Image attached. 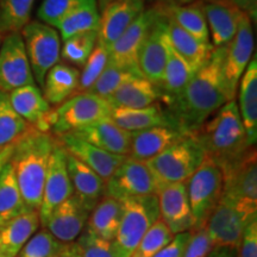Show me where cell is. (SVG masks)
Wrapping results in <instances>:
<instances>
[{
    "instance_id": "4dcf8cb0",
    "label": "cell",
    "mask_w": 257,
    "mask_h": 257,
    "mask_svg": "<svg viewBox=\"0 0 257 257\" xmlns=\"http://www.w3.org/2000/svg\"><path fill=\"white\" fill-rule=\"evenodd\" d=\"M161 98L159 86L144 78H138L124 83L106 100L111 107L143 108L159 102Z\"/></svg>"
},
{
    "instance_id": "ffe728a7",
    "label": "cell",
    "mask_w": 257,
    "mask_h": 257,
    "mask_svg": "<svg viewBox=\"0 0 257 257\" xmlns=\"http://www.w3.org/2000/svg\"><path fill=\"white\" fill-rule=\"evenodd\" d=\"M55 137L69 155L74 156L83 165L91 168L105 182L111 178L115 169L127 157L105 152L100 148L87 143L72 133L62 134Z\"/></svg>"
},
{
    "instance_id": "d6986e66",
    "label": "cell",
    "mask_w": 257,
    "mask_h": 257,
    "mask_svg": "<svg viewBox=\"0 0 257 257\" xmlns=\"http://www.w3.org/2000/svg\"><path fill=\"white\" fill-rule=\"evenodd\" d=\"M206 18L211 44L227 46L234 36L243 11L230 0H197Z\"/></svg>"
},
{
    "instance_id": "c3c4849f",
    "label": "cell",
    "mask_w": 257,
    "mask_h": 257,
    "mask_svg": "<svg viewBox=\"0 0 257 257\" xmlns=\"http://www.w3.org/2000/svg\"><path fill=\"white\" fill-rule=\"evenodd\" d=\"M189 237H191V231L175 234L173 239L166 246H163L154 257H184Z\"/></svg>"
},
{
    "instance_id": "f1b7e54d",
    "label": "cell",
    "mask_w": 257,
    "mask_h": 257,
    "mask_svg": "<svg viewBox=\"0 0 257 257\" xmlns=\"http://www.w3.org/2000/svg\"><path fill=\"white\" fill-rule=\"evenodd\" d=\"M167 18H168V38L170 47L195 73L207 62L212 51L214 50V47L211 43H204L198 38L193 37L191 34L185 31L172 18L168 17V15H167Z\"/></svg>"
},
{
    "instance_id": "836d02e7",
    "label": "cell",
    "mask_w": 257,
    "mask_h": 257,
    "mask_svg": "<svg viewBox=\"0 0 257 257\" xmlns=\"http://www.w3.org/2000/svg\"><path fill=\"white\" fill-rule=\"evenodd\" d=\"M25 210L28 207L19 191L15 170L8 162L0 172V226Z\"/></svg>"
},
{
    "instance_id": "d590c367",
    "label": "cell",
    "mask_w": 257,
    "mask_h": 257,
    "mask_svg": "<svg viewBox=\"0 0 257 257\" xmlns=\"http://www.w3.org/2000/svg\"><path fill=\"white\" fill-rule=\"evenodd\" d=\"M100 11L98 4H89L76 10L73 14L67 16L61 23L57 25L56 30L63 41L75 35L83 34L88 31H98Z\"/></svg>"
},
{
    "instance_id": "bcb514c9",
    "label": "cell",
    "mask_w": 257,
    "mask_h": 257,
    "mask_svg": "<svg viewBox=\"0 0 257 257\" xmlns=\"http://www.w3.org/2000/svg\"><path fill=\"white\" fill-rule=\"evenodd\" d=\"M212 243L206 227L191 231V237L185 249L184 257H207L211 252Z\"/></svg>"
},
{
    "instance_id": "7402d4cb",
    "label": "cell",
    "mask_w": 257,
    "mask_h": 257,
    "mask_svg": "<svg viewBox=\"0 0 257 257\" xmlns=\"http://www.w3.org/2000/svg\"><path fill=\"white\" fill-rule=\"evenodd\" d=\"M12 108L32 127L50 133L49 114L51 106L44 99L36 83L27 85L9 93Z\"/></svg>"
},
{
    "instance_id": "db71d44e",
    "label": "cell",
    "mask_w": 257,
    "mask_h": 257,
    "mask_svg": "<svg viewBox=\"0 0 257 257\" xmlns=\"http://www.w3.org/2000/svg\"><path fill=\"white\" fill-rule=\"evenodd\" d=\"M147 2V0H146ZM149 2L155 3L157 5H163V6H174V5H186L194 3L195 0H149Z\"/></svg>"
},
{
    "instance_id": "6da1fadb",
    "label": "cell",
    "mask_w": 257,
    "mask_h": 257,
    "mask_svg": "<svg viewBox=\"0 0 257 257\" xmlns=\"http://www.w3.org/2000/svg\"><path fill=\"white\" fill-rule=\"evenodd\" d=\"M226 48H214L210 59L193 74L181 94L167 106L166 110L184 134L194 135L221 106L234 100L224 76Z\"/></svg>"
},
{
    "instance_id": "83f0119b",
    "label": "cell",
    "mask_w": 257,
    "mask_h": 257,
    "mask_svg": "<svg viewBox=\"0 0 257 257\" xmlns=\"http://www.w3.org/2000/svg\"><path fill=\"white\" fill-rule=\"evenodd\" d=\"M238 112L245 130L248 143L256 146L257 141V60L252 56L238 83Z\"/></svg>"
},
{
    "instance_id": "d4e9b609",
    "label": "cell",
    "mask_w": 257,
    "mask_h": 257,
    "mask_svg": "<svg viewBox=\"0 0 257 257\" xmlns=\"http://www.w3.org/2000/svg\"><path fill=\"white\" fill-rule=\"evenodd\" d=\"M110 118L118 126L131 134L155 126L179 128L168 111L163 108L160 102H155L143 108L112 107Z\"/></svg>"
},
{
    "instance_id": "7c38bea8",
    "label": "cell",
    "mask_w": 257,
    "mask_h": 257,
    "mask_svg": "<svg viewBox=\"0 0 257 257\" xmlns=\"http://www.w3.org/2000/svg\"><path fill=\"white\" fill-rule=\"evenodd\" d=\"M162 12V5L155 4L146 8L124 31V34L110 47L108 63L121 68L138 69V54L143 42Z\"/></svg>"
},
{
    "instance_id": "5bb4252c",
    "label": "cell",
    "mask_w": 257,
    "mask_h": 257,
    "mask_svg": "<svg viewBox=\"0 0 257 257\" xmlns=\"http://www.w3.org/2000/svg\"><path fill=\"white\" fill-rule=\"evenodd\" d=\"M67 153L57 141L51 153L44 181L40 213L41 225H46L48 218L57 206L73 195V187L67 170Z\"/></svg>"
},
{
    "instance_id": "ac0fdd59",
    "label": "cell",
    "mask_w": 257,
    "mask_h": 257,
    "mask_svg": "<svg viewBox=\"0 0 257 257\" xmlns=\"http://www.w3.org/2000/svg\"><path fill=\"white\" fill-rule=\"evenodd\" d=\"M146 10V0H115L100 10L98 42L110 49L133 22Z\"/></svg>"
},
{
    "instance_id": "30bf717a",
    "label": "cell",
    "mask_w": 257,
    "mask_h": 257,
    "mask_svg": "<svg viewBox=\"0 0 257 257\" xmlns=\"http://www.w3.org/2000/svg\"><path fill=\"white\" fill-rule=\"evenodd\" d=\"M159 185L147 162L126 157L105 184V195L119 201L157 195Z\"/></svg>"
},
{
    "instance_id": "74e56055",
    "label": "cell",
    "mask_w": 257,
    "mask_h": 257,
    "mask_svg": "<svg viewBox=\"0 0 257 257\" xmlns=\"http://www.w3.org/2000/svg\"><path fill=\"white\" fill-rule=\"evenodd\" d=\"M138 78H143L140 69L121 68V67L107 63L104 72L101 73V75L99 76L88 92L107 99L112 93L117 91L124 83Z\"/></svg>"
},
{
    "instance_id": "9a60e30c",
    "label": "cell",
    "mask_w": 257,
    "mask_h": 257,
    "mask_svg": "<svg viewBox=\"0 0 257 257\" xmlns=\"http://www.w3.org/2000/svg\"><path fill=\"white\" fill-rule=\"evenodd\" d=\"M168 53V18L163 8L162 15L150 29L138 54V69L144 79L159 85L162 80Z\"/></svg>"
},
{
    "instance_id": "9c48e42d",
    "label": "cell",
    "mask_w": 257,
    "mask_h": 257,
    "mask_svg": "<svg viewBox=\"0 0 257 257\" xmlns=\"http://www.w3.org/2000/svg\"><path fill=\"white\" fill-rule=\"evenodd\" d=\"M223 197L230 199L246 213L257 216V153L250 148L238 161L221 170Z\"/></svg>"
},
{
    "instance_id": "1f68e13d",
    "label": "cell",
    "mask_w": 257,
    "mask_h": 257,
    "mask_svg": "<svg viewBox=\"0 0 257 257\" xmlns=\"http://www.w3.org/2000/svg\"><path fill=\"white\" fill-rule=\"evenodd\" d=\"M123 204L117 199L104 195L89 213L86 229L106 240H113L119 229Z\"/></svg>"
},
{
    "instance_id": "9f6ffc18",
    "label": "cell",
    "mask_w": 257,
    "mask_h": 257,
    "mask_svg": "<svg viewBox=\"0 0 257 257\" xmlns=\"http://www.w3.org/2000/svg\"><path fill=\"white\" fill-rule=\"evenodd\" d=\"M0 34H5L4 27H3V22H2V17H0Z\"/></svg>"
},
{
    "instance_id": "e0dca14e",
    "label": "cell",
    "mask_w": 257,
    "mask_h": 257,
    "mask_svg": "<svg viewBox=\"0 0 257 257\" xmlns=\"http://www.w3.org/2000/svg\"><path fill=\"white\" fill-rule=\"evenodd\" d=\"M157 200L160 219L174 236L193 231L194 218L189 206L186 182L161 186L157 191Z\"/></svg>"
},
{
    "instance_id": "f907efd6",
    "label": "cell",
    "mask_w": 257,
    "mask_h": 257,
    "mask_svg": "<svg viewBox=\"0 0 257 257\" xmlns=\"http://www.w3.org/2000/svg\"><path fill=\"white\" fill-rule=\"evenodd\" d=\"M207 257H238V251L230 248H213Z\"/></svg>"
},
{
    "instance_id": "7a4b0ae2",
    "label": "cell",
    "mask_w": 257,
    "mask_h": 257,
    "mask_svg": "<svg viewBox=\"0 0 257 257\" xmlns=\"http://www.w3.org/2000/svg\"><path fill=\"white\" fill-rule=\"evenodd\" d=\"M56 144L53 134L30 127L14 143L9 162L15 170L22 198L30 210H40L48 165Z\"/></svg>"
},
{
    "instance_id": "b9f144b4",
    "label": "cell",
    "mask_w": 257,
    "mask_h": 257,
    "mask_svg": "<svg viewBox=\"0 0 257 257\" xmlns=\"http://www.w3.org/2000/svg\"><path fill=\"white\" fill-rule=\"evenodd\" d=\"M174 234L161 219H157L140 240L130 257H154L173 239Z\"/></svg>"
},
{
    "instance_id": "603a6c76",
    "label": "cell",
    "mask_w": 257,
    "mask_h": 257,
    "mask_svg": "<svg viewBox=\"0 0 257 257\" xmlns=\"http://www.w3.org/2000/svg\"><path fill=\"white\" fill-rule=\"evenodd\" d=\"M72 134L96 148L115 155L128 156L133 134L118 126L110 117L95 121Z\"/></svg>"
},
{
    "instance_id": "680465c9",
    "label": "cell",
    "mask_w": 257,
    "mask_h": 257,
    "mask_svg": "<svg viewBox=\"0 0 257 257\" xmlns=\"http://www.w3.org/2000/svg\"><path fill=\"white\" fill-rule=\"evenodd\" d=\"M0 257H6V256L4 255V253H3V251H2V250H0Z\"/></svg>"
},
{
    "instance_id": "ab89813d",
    "label": "cell",
    "mask_w": 257,
    "mask_h": 257,
    "mask_svg": "<svg viewBox=\"0 0 257 257\" xmlns=\"http://www.w3.org/2000/svg\"><path fill=\"white\" fill-rule=\"evenodd\" d=\"M35 0H0V17L5 34L21 32L31 19Z\"/></svg>"
},
{
    "instance_id": "2e32d148",
    "label": "cell",
    "mask_w": 257,
    "mask_h": 257,
    "mask_svg": "<svg viewBox=\"0 0 257 257\" xmlns=\"http://www.w3.org/2000/svg\"><path fill=\"white\" fill-rule=\"evenodd\" d=\"M253 32L252 21L245 12L240 16L237 31L227 44L224 61V76L232 98L236 96L239 80L252 59Z\"/></svg>"
},
{
    "instance_id": "816d5d0a",
    "label": "cell",
    "mask_w": 257,
    "mask_h": 257,
    "mask_svg": "<svg viewBox=\"0 0 257 257\" xmlns=\"http://www.w3.org/2000/svg\"><path fill=\"white\" fill-rule=\"evenodd\" d=\"M57 257H81L79 255L78 250H76L74 243L70 244H64L63 248L61 249V251L56 255Z\"/></svg>"
},
{
    "instance_id": "91938a15",
    "label": "cell",
    "mask_w": 257,
    "mask_h": 257,
    "mask_svg": "<svg viewBox=\"0 0 257 257\" xmlns=\"http://www.w3.org/2000/svg\"><path fill=\"white\" fill-rule=\"evenodd\" d=\"M53 257H57V256H53Z\"/></svg>"
},
{
    "instance_id": "cb8c5ba5",
    "label": "cell",
    "mask_w": 257,
    "mask_h": 257,
    "mask_svg": "<svg viewBox=\"0 0 257 257\" xmlns=\"http://www.w3.org/2000/svg\"><path fill=\"white\" fill-rule=\"evenodd\" d=\"M66 160L67 170L73 187V195L91 213V211L105 195L106 182L91 168L68 153Z\"/></svg>"
},
{
    "instance_id": "44dd1931",
    "label": "cell",
    "mask_w": 257,
    "mask_h": 257,
    "mask_svg": "<svg viewBox=\"0 0 257 257\" xmlns=\"http://www.w3.org/2000/svg\"><path fill=\"white\" fill-rule=\"evenodd\" d=\"M89 212L72 195L57 206L48 218L44 227L62 244L74 243L85 230Z\"/></svg>"
},
{
    "instance_id": "8992f818",
    "label": "cell",
    "mask_w": 257,
    "mask_h": 257,
    "mask_svg": "<svg viewBox=\"0 0 257 257\" xmlns=\"http://www.w3.org/2000/svg\"><path fill=\"white\" fill-rule=\"evenodd\" d=\"M189 206L194 218V229H201L223 197L224 180L219 166L208 156L194 174L186 181Z\"/></svg>"
},
{
    "instance_id": "60d3db41",
    "label": "cell",
    "mask_w": 257,
    "mask_h": 257,
    "mask_svg": "<svg viewBox=\"0 0 257 257\" xmlns=\"http://www.w3.org/2000/svg\"><path fill=\"white\" fill-rule=\"evenodd\" d=\"M94 3L96 0H43L37 11V17L42 23L56 29L67 16Z\"/></svg>"
},
{
    "instance_id": "8fae6325",
    "label": "cell",
    "mask_w": 257,
    "mask_h": 257,
    "mask_svg": "<svg viewBox=\"0 0 257 257\" xmlns=\"http://www.w3.org/2000/svg\"><path fill=\"white\" fill-rule=\"evenodd\" d=\"M257 219L237 206L230 199L221 197L206 224L212 248L238 250L243 231L250 221Z\"/></svg>"
},
{
    "instance_id": "7bdbcfd3",
    "label": "cell",
    "mask_w": 257,
    "mask_h": 257,
    "mask_svg": "<svg viewBox=\"0 0 257 257\" xmlns=\"http://www.w3.org/2000/svg\"><path fill=\"white\" fill-rule=\"evenodd\" d=\"M110 50L100 42L96 41V44L93 49L91 56L88 57L87 62L81 68L80 72V82L78 93L88 92L94 82L98 80L101 73L104 72L108 63Z\"/></svg>"
},
{
    "instance_id": "e575fe53",
    "label": "cell",
    "mask_w": 257,
    "mask_h": 257,
    "mask_svg": "<svg viewBox=\"0 0 257 257\" xmlns=\"http://www.w3.org/2000/svg\"><path fill=\"white\" fill-rule=\"evenodd\" d=\"M163 8L168 17L172 18L185 31L191 34L193 37L198 38L204 43H211L206 18L197 0L191 4L163 6Z\"/></svg>"
},
{
    "instance_id": "f35d334b",
    "label": "cell",
    "mask_w": 257,
    "mask_h": 257,
    "mask_svg": "<svg viewBox=\"0 0 257 257\" xmlns=\"http://www.w3.org/2000/svg\"><path fill=\"white\" fill-rule=\"evenodd\" d=\"M98 41V31H88L75 35L63 41L61 56L75 68H82L87 62Z\"/></svg>"
},
{
    "instance_id": "277c9868",
    "label": "cell",
    "mask_w": 257,
    "mask_h": 257,
    "mask_svg": "<svg viewBox=\"0 0 257 257\" xmlns=\"http://www.w3.org/2000/svg\"><path fill=\"white\" fill-rule=\"evenodd\" d=\"M205 150L194 135H184L147 165L159 188L163 185L186 182L204 161Z\"/></svg>"
},
{
    "instance_id": "8d00e7d4",
    "label": "cell",
    "mask_w": 257,
    "mask_h": 257,
    "mask_svg": "<svg viewBox=\"0 0 257 257\" xmlns=\"http://www.w3.org/2000/svg\"><path fill=\"white\" fill-rule=\"evenodd\" d=\"M30 127L12 108L9 93L0 91V150L14 144Z\"/></svg>"
},
{
    "instance_id": "ba28073f",
    "label": "cell",
    "mask_w": 257,
    "mask_h": 257,
    "mask_svg": "<svg viewBox=\"0 0 257 257\" xmlns=\"http://www.w3.org/2000/svg\"><path fill=\"white\" fill-rule=\"evenodd\" d=\"M32 75L38 87H43L47 73L61 59V37L55 28L30 21L21 31Z\"/></svg>"
},
{
    "instance_id": "4fadbf2b",
    "label": "cell",
    "mask_w": 257,
    "mask_h": 257,
    "mask_svg": "<svg viewBox=\"0 0 257 257\" xmlns=\"http://www.w3.org/2000/svg\"><path fill=\"white\" fill-rule=\"evenodd\" d=\"M32 83L35 79L21 32L5 34L0 47V91L10 93Z\"/></svg>"
},
{
    "instance_id": "681fc988",
    "label": "cell",
    "mask_w": 257,
    "mask_h": 257,
    "mask_svg": "<svg viewBox=\"0 0 257 257\" xmlns=\"http://www.w3.org/2000/svg\"><path fill=\"white\" fill-rule=\"evenodd\" d=\"M234 5L238 6L243 12L249 16L250 19L255 23L257 16V0H230Z\"/></svg>"
},
{
    "instance_id": "4316f807",
    "label": "cell",
    "mask_w": 257,
    "mask_h": 257,
    "mask_svg": "<svg viewBox=\"0 0 257 257\" xmlns=\"http://www.w3.org/2000/svg\"><path fill=\"white\" fill-rule=\"evenodd\" d=\"M41 225L37 210H25L0 226V250L6 257H17Z\"/></svg>"
},
{
    "instance_id": "6f0895ef",
    "label": "cell",
    "mask_w": 257,
    "mask_h": 257,
    "mask_svg": "<svg viewBox=\"0 0 257 257\" xmlns=\"http://www.w3.org/2000/svg\"><path fill=\"white\" fill-rule=\"evenodd\" d=\"M5 37V34H0V47H2V43H3V40H4Z\"/></svg>"
},
{
    "instance_id": "52a82bcc",
    "label": "cell",
    "mask_w": 257,
    "mask_h": 257,
    "mask_svg": "<svg viewBox=\"0 0 257 257\" xmlns=\"http://www.w3.org/2000/svg\"><path fill=\"white\" fill-rule=\"evenodd\" d=\"M111 105L106 99L89 92L76 93L68 100L51 110L50 134L54 136L73 133L83 126L110 117Z\"/></svg>"
},
{
    "instance_id": "484cf974",
    "label": "cell",
    "mask_w": 257,
    "mask_h": 257,
    "mask_svg": "<svg viewBox=\"0 0 257 257\" xmlns=\"http://www.w3.org/2000/svg\"><path fill=\"white\" fill-rule=\"evenodd\" d=\"M184 135L187 134L172 126H155L133 133L128 157L148 162L165 152Z\"/></svg>"
},
{
    "instance_id": "f6af8a7d",
    "label": "cell",
    "mask_w": 257,
    "mask_h": 257,
    "mask_svg": "<svg viewBox=\"0 0 257 257\" xmlns=\"http://www.w3.org/2000/svg\"><path fill=\"white\" fill-rule=\"evenodd\" d=\"M74 245L81 257H117L111 240L100 238L86 227Z\"/></svg>"
},
{
    "instance_id": "7dc6e473",
    "label": "cell",
    "mask_w": 257,
    "mask_h": 257,
    "mask_svg": "<svg viewBox=\"0 0 257 257\" xmlns=\"http://www.w3.org/2000/svg\"><path fill=\"white\" fill-rule=\"evenodd\" d=\"M237 251L238 257H257V219L245 226Z\"/></svg>"
},
{
    "instance_id": "f5cc1de1",
    "label": "cell",
    "mask_w": 257,
    "mask_h": 257,
    "mask_svg": "<svg viewBox=\"0 0 257 257\" xmlns=\"http://www.w3.org/2000/svg\"><path fill=\"white\" fill-rule=\"evenodd\" d=\"M12 150H14V144H10V146L3 148L0 150V172L4 168L6 163L9 162L10 157L12 155Z\"/></svg>"
},
{
    "instance_id": "5b68a950",
    "label": "cell",
    "mask_w": 257,
    "mask_h": 257,
    "mask_svg": "<svg viewBox=\"0 0 257 257\" xmlns=\"http://www.w3.org/2000/svg\"><path fill=\"white\" fill-rule=\"evenodd\" d=\"M121 204V221L112 245L117 257H130L148 230L160 219L159 200L157 195H149L126 199Z\"/></svg>"
},
{
    "instance_id": "3957f363",
    "label": "cell",
    "mask_w": 257,
    "mask_h": 257,
    "mask_svg": "<svg viewBox=\"0 0 257 257\" xmlns=\"http://www.w3.org/2000/svg\"><path fill=\"white\" fill-rule=\"evenodd\" d=\"M210 157L223 170L238 161L250 148L236 100L218 110L194 134Z\"/></svg>"
},
{
    "instance_id": "ee69618b",
    "label": "cell",
    "mask_w": 257,
    "mask_h": 257,
    "mask_svg": "<svg viewBox=\"0 0 257 257\" xmlns=\"http://www.w3.org/2000/svg\"><path fill=\"white\" fill-rule=\"evenodd\" d=\"M63 245L49 231L43 229L28 240L17 257H53L61 251Z\"/></svg>"
},
{
    "instance_id": "11a10c76",
    "label": "cell",
    "mask_w": 257,
    "mask_h": 257,
    "mask_svg": "<svg viewBox=\"0 0 257 257\" xmlns=\"http://www.w3.org/2000/svg\"><path fill=\"white\" fill-rule=\"evenodd\" d=\"M112 2H115V0H96V3H98V9H99V11L104 9L106 5H108V4H110V3H112Z\"/></svg>"
},
{
    "instance_id": "d6a6232c",
    "label": "cell",
    "mask_w": 257,
    "mask_h": 257,
    "mask_svg": "<svg viewBox=\"0 0 257 257\" xmlns=\"http://www.w3.org/2000/svg\"><path fill=\"white\" fill-rule=\"evenodd\" d=\"M194 72L188 64L180 57L169 44L168 59H167L163 76L159 83V88L162 94V100L167 106L172 104L184 91Z\"/></svg>"
},
{
    "instance_id": "f546056e",
    "label": "cell",
    "mask_w": 257,
    "mask_h": 257,
    "mask_svg": "<svg viewBox=\"0 0 257 257\" xmlns=\"http://www.w3.org/2000/svg\"><path fill=\"white\" fill-rule=\"evenodd\" d=\"M80 70L67 63H57L47 73L43 96L50 106H59L78 93Z\"/></svg>"
}]
</instances>
